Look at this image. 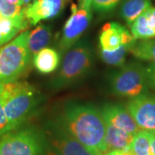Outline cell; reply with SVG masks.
<instances>
[{
    "instance_id": "6da1fadb",
    "label": "cell",
    "mask_w": 155,
    "mask_h": 155,
    "mask_svg": "<svg viewBox=\"0 0 155 155\" xmlns=\"http://www.w3.org/2000/svg\"><path fill=\"white\" fill-rule=\"evenodd\" d=\"M55 122L95 155L107 153L105 122L101 112L93 106L84 104L67 105Z\"/></svg>"
},
{
    "instance_id": "7a4b0ae2",
    "label": "cell",
    "mask_w": 155,
    "mask_h": 155,
    "mask_svg": "<svg viewBox=\"0 0 155 155\" xmlns=\"http://www.w3.org/2000/svg\"><path fill=\"white\" fill-rule=\"evenodd\" d=\"M40 92L25 81L0 82V104L9 121L11 130L21 127L38 110Z\"/></svg>"
},
{
    "instance_id": "3957f363",
    "label": "cell",
    "mask_w": 155,
    "mask_h": 155,
    "mask_svg": "<svg viewBox=\"0 0 155 155\" xmlns=\"http://www.w3.org/2000/svg\"><path fill=\"white\" fill-rule=\"evenodd\" d=\"M92 65V50L88 41L81 40L67 50L53 82L56 89L67 87L86 76Z\"/></svg>"
},
{
    "instance_id": "277c9868",
    "label": "cell",
    "mask_w": 155,
    "mask_h": 155,
    "mask_svg": "<svg viewBox=\"0 0 155 155\" xmlns=\"http://www.w3.org/2000/svg\"><path fill=\"white\" fill-rule=\"evenodd\" d=\"M44 131L35 127L14 129L0 137V155H47Z\"/></svg>"
},
{
    "instance_id": "5b68a950",
    "label": "cell",
    "mask_w": 155,
    "mask_h": 155,
    "mask_svg": "<svg viewBox=\"0 0 155 155\" xmlns=\"http://www.w3.org/2000/svg\"><path fill=\"white\" fill-rule=\"evenodd\" d=\"M28 36V31H23L0 47V82L17 80L27 72L31 59Z\"/></svg>"
},
{
    "instance_id": "8992f818",
    "label": "cell",
    "mask_w": 155,
    "mask_h": 155,
    "mask_svg": "<svg viewBox=\"0 0 155 155\" xmlns=\"http://www.w3.org/2000/svg\"><path fill=\"white\" fill-rule=\"evenodd\" d=\"M149 87L147 68L137 62L122 66L110 79L112 93L118 97L133 98L147 93Z\"/></svg>"
},
{
    "instance_id": "52a82bcc",
    "label": "cell",
    "mask_w": 155,
    "mask_h": 155,
    "mask_svg": "<svg viewBox=\"0 0 155 155\" xmlns=\"http://www.w3.org/2000/svg\"><path fill=\"white\" fill-rule=\"evenodd\" d=\"M45 133L48 146L47 154L95 155L55 122L51 123L48 131Z\"/></svg>"
},
{
    "instance_id": "ba28073f",
    "label": "cell",
    "mask_w": 155,
    "mask_h": 155,
    "mask_svg": "<svg viewBox=\"0 0 155 155\" xmlns=\"http://www.w3.org/2000/svg\"><path fill=\"white\" fill-rule=\"evenodd\" d=\"M91 20V6H77L72 4V14L64 25L59 41L61 52H67L78 41L81 35L88 28Z\"/></svg>"
},
{
    "instance_id": "9c48e42d",
    "label": "cell",
    "mask_w": 155,
    "mask_h": 155,
    "mask_svg": "<svg viewBox=\"0 0 155 155\" xmlns=\"http://www.w3.org/2000/svg\"><path fill=\"white\" fill-rule=\"evenodd\" d=\"M127 110L140 130L155 133V97L147 92L127 102Z\"/></svg>"
},
{
    "instance_id": "30bf717a",
    "label": "cell",
    "mask_w": 155,
    "mask_h": 155,
    "mask_svg": "<svg viewBox=\"0 0 155 155\" xmlns=\"http://www.w3.org/2000/svg\"><path fill=\"white\" fill-rule=\"evenodd\" d=\"M135 41L136 40L127 28L115 22L106 23L99 35L101 51L112 52L119 49L122 46H129L131 48Z\"/></svg>"
},
{
    "instance_id": "8fae6325",
    "label": "cell",
    "mask_w": 155,
    "mask_h": 155,
    "mask_svg": "<svg viewBox=\"0 0 155 155\" xmlns=\"http://www.w3.org/2000/svg\"><path fill=\"white\" fill-rule=\"evenodd\" d=\"M67 0H35L23 9V14L29 25H36L43 20L52 19L63 10Z\"/></svg>"
},
{
    "instance_id": "7c38bea8",
    "label": "cell",
    "mask_w": 155,
    "mask_h": 155,
    "mask_svg": "<svg viewBox=\"0 0 155 155\" xmlns=\"http://www.w3.org/2000/svg\"><path fill=\"white\" fill-rule=\"evenodd\" d=\"M100 112L106 123L110 124L132 135H134L140 130L132 116L129 114L127 108H124L120 104H105Z\"/></svg>"
},
{
    "instance_id": "4fadbf2b",
    "label": "cell",
    "mask_w": 155,
    "mask_h": 155,
    "mask_svg": "<svg viewBox=\"0 0 155 155\" xmlns=\"http://www.w3.org/2000/svg\"><path fill=\"white\" fill-rule=\"evenodd\" d=\"M131 34L135 40L155 38V6H151L131 24Z\"/></svg>"
},
{
    "instance_id": "5bb4252c",
    "label": "cell",
    "mask_w": 155,
    "mask_h": 155,
    "mask_svg": "<svg viewBox=\"0 0 155 155\" xmlns=\"http://www.w3.org/2000/svg\"><path fill=\"white\" fill-rule=\"evenodd\" d=\"M33 64L41 74H49L55 71L61 64V54L51 48H45L33 55Z\"/></svg>"
},
{
    "instance_id": "9a60e30c",
    "label": "cell",
    "mask_w": 155,
    "mask_h": 155,
    "mask_svg": "<svg viewBox=\"0 0 155 155\" xmlns=\"http://www.w3.org/2000/svg\"><path fill=\"white\" fill-rule=\"evenodd\" d=\"M105 147L107 152L112 150H128L134 135L105 122Z\"/></svg>"
},
{
    "instance_id": "2e32d148",
    "label": "cell",
    "mask_w": 155,
    "mask_h": 155,
    "mask_svg": "<svg viewBox=\"0 0 155 155\" xmlns=\"http://www.w3.org/2000/svg\"><path fill=\"white\" fill-rule=\"evenodd\" d=\"M51 37V28L49 26L43 24L39 25L31 32H28V48L30 54L35 55L39 51L45 48L49 44Z\"/></svg>"
},
{
    "instance_id": "e0dca14e",
    "label": "cell",
    "mask_w": 155,
    "mask_h": 155,
    "mask_svg": "<svg viewBox=\"0 0 155 155\" xmlns=\"http://www.w3.org/2000/svg\"><path fill=\"white\" fill-rule=\"evenodd\" d=\"M152 6L151 0H124L121 6V16L131 26L137 18Z\"/></svg>"
},
{
    "instance_id": "ac0fdd59",
    "label": "cell",
    "mask_w": 155,
    "mask_h": 155,
    "mask_svg": "<svg viewBox=\"0 0 155 155\" xmlns=\"http://www.w3.org/2000/svg\"><path fill=\"white\" fill-rule=\"evenodd\" d=\"M28 25L27 20L17 21L3 17L0 20V47L10 42L20 31H25Z\"/></svg>"
},
{
    "instance_id": "d6986e66",
    "label": "cell",
    "mask_w": 155,
    "mask_h": 155,
    "mask_svg": "<svg viewBox=\"0 0 155 155\" xmlns=\"http://www.w3.org/2000/svg\"><path fill=\"white\" fill-rule=\"evenodd\" d=\"M129 52L140 60L151 61L155 64V38L135 41Z\"/></svg>"
},
{
    "instance_id": "ffe728a7",
    "label": "cell",
    "mask_w": 155,
    "mask_h": 155,
    "mask_svg": "<svg viewBox=\"0 0 155 155\" xmlns=\"http://www.w3.org/2000/svg\"><path fill=\"white\" fill-rule=\"evenodd\" d=\"M128 151L133 155H153L151 149L150 132L138 131L134 135Z\"/></svg>"
},
{
    "instance_id": "44dd1931",
    "label": "cell",
    "mask_w": 155,
    "mask_h": 155,
    "mask_svg": "<svg viewBox=\"0 0 155 155\" xmlns=\"http://www.w3.org/2000/svg\"><path fill=\"white\" fill-rule=\"evenodd\" d=\"M129 49H130L129 46H122L116 51L107 52V51L100 50L99 52L102 60L106 64L114 67H122L125 63L126 55L127 52H129Z\"/></svg>"
},
{
    "instance_id": "7402d4cb",
    "label": "cell",
    "mask_w": 155,
    "mask_h": 155,
    "mask_svg": "<svg viewBox=\"0 0 155 155\" xmlns=\"http://www.w3.org/2000/svg\"><path fill=\"white\" fill-rule=\"evenodd\" d=\"M0 12L3 17L17 21L26 20L22 6L13 5L7 0H0Z\"/></svg>"
},
{
    "instance_id": "603a6c76",
    "label": "cell",
    "mask_w": 155,
    "mask_h": 155,
    "mask_svg": "<svg viewBox=\"0 0 155 155\" xmlns=\"http://www.w3.org/2000/svg\"><path fill=\"white\" fill-rule=\"evenodd\" d=\"M121 0H91V9L97 12H108L113 10Z\"/></svg>"
},
{
    "instance_id": "cb8c5ba5",
    "label": "cell",
    "mask_w": 155,
    "mask_h": 155,
    "mask_svg": "<svg viewBox=\"0 0 155 155\" xmlns=\"http://www.w3.org/2000/svg\"><path fill=\"white\" fill-rule=\"evenodd\" d=\"M10 131H11L10 123L7 119L5 112L4 110V108L0 104V137Z\"/></svg>"
},
{
    "instance_id": "d4e9b609",
    "label": "cell",
    "mask_w": 155,
    "mask_h": 155,
    "mask_svg": "<svg viewBox=\"0 0 155 155\" xmlns=\"http://www.w3.org/2000/svg\"><path fill=\"white\" fill-rule=\"evenodd\" d=\"M147 72L150 87H152L155 91V64L152 63L149 65V67H147Z\"/></svg>"
},
{
    "instance_id": "484cf974",
    "label": "cell",
    "mask_w": 155,
    "mask_h": 155,
    "mask_svg": "<svg viewBox=\"0 0 155 155\" xmlns=\"http://www.w3.org/2000/svg\"><path fill=\"white\" fill-rule=\"evenodd\" d=\"M104 155H133L128 150H112L105 153Z\"/></svg>"
},
{
    "instance_id": "4316f807",
    "label": "cell",
    "mask_w": 155,
    "mask_h": 155,
    "mask_svg": "<svg viewBox=\"0 0 155 155\" xmlns=\"http://www.w3.org/2000/svg\"><path fill=\"white\" fill-rule=\"evenodd\" d=\"M150 143L153 154L155 155V133L153 132H150Z\"/></svg>"
},
{
    "instance_id": "83f0119b",
    "label": "cell",
    "mask_w": 155,
    "mask_h": 155,
    "mask_svg": "<svg viewBox=\"0 0 155 155\" xmlns=\"http://www.w3.org/2000/svg\"><path fill=\"white\" fill-rule=\"evenodd\" d=\"M78 1H79L78 6H91V0H78Z\"/></svg>"
},
{
    "instance_id": "f1b7e54d",
    "label": "cell",
    "mask_w": 155,
    "mask_h": 155,
    "mask_svg": "<svg viewBox=\"0 0 155 155\" xmlns=\"http://www.w3.org/2000/svg\"><path fill=\"white\" fill-rule=\"evenodd\" d=\"M8 2H10L11 4H13V5H16L18 6H22V0H7Z\"/></svg>"
},
{
    "instance_id": "f546056e",
    "label": "cell",
    "mask_w": 155,
    "mask_h": 155,
    "mask_svg": "<svg viewBox=\"0 0 155 155\" xmlns=\"http://www.w3.org/2000/svg\"><path fill=\"white\" fill-rule=\"evenodd\" d=\"M34 1H35V0H22V5H24L25 7H27V6H28L29 5H31Z\"/></svg>"
},
{
    "instance_id": "4dcf8cb0",
    "label": "cell",
    "mask_w": 155,
    "mask_h": 155,
    "mask_svg": "<svg viewBox=\"0 0 155 155\" xmlns=\"http://www.w3.org/2000/svg\"><path fill=\"white\" fill-rule=\"evenodd\" d=\"M3 17H3V15H2V14H1V12H0V20H1Z\"/></svg>"
}]
</instances>
